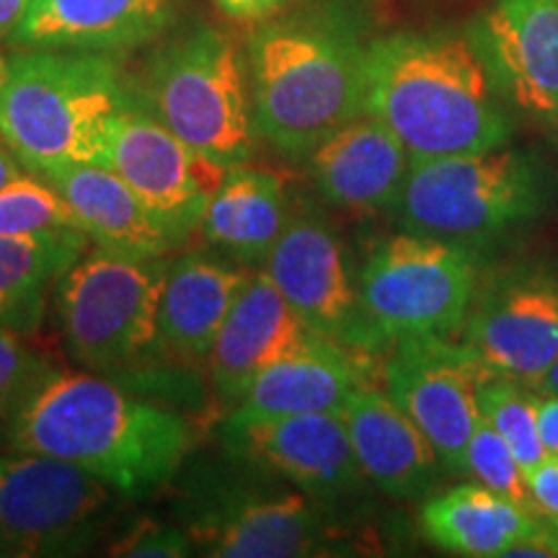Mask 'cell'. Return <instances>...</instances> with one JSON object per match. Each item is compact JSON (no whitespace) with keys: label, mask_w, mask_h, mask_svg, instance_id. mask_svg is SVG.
Here are the masks:
<instances>
[{"label":"cell","mask_w":558,"mask_h":558,"mask_svg":"<svg viewBox=\"0 0 558 558\" xmlns=\"http://www.w3.org/2000/svg\"><path fill=\"white\" fill-rule=\"evenodd\" d=\"M140 101L218 169L248 163L259 143L246 52L218 26L194 24L156 50Z\"/></svg>","instance_id":"5b68a950"},{"label":"cell","mask_w":558,"mask_h":558,"mask_svg":"<svg viewBox=\"0 0 558 558\" xmlns=\"http://www.w3.org/2000/svg\"><path fill=\"white\" fill-rule=\"evenodd\" d=\"M3 556H11V548H9V546H5V543H3V541H0V558H3Z\"/></svg>","instance_id":"ab89813d"},{"label":"cell","mask_w":558,"mask_h":558,"mask_svg":"<svg viewBox=\"0 0 558 558\" xmlns=\"http://www.w3.org/2000/svg\"><path fill=\"white\" fill-rule=\"evenodd\" d=\"M288 181L259 166H233L209 194L202 235L239 264H264L290 222Z\"/></svg>","instance_id":"7402d4cb"},{"label":"cell","mask_w":558,"mask_h":558,"mask_svg":"<svg viewBox=\"0 0 558 558\" xmlns=\"http://www.w3.org/2000/svg\"><path fill=\"white\" fill-rule=\"evenodd\" d=\"M132 96L120 65L101 52H21L0 83V140L37 177L101 163L111 117Z\"/></svg>","instance_id":"277c9868"},{"label":"cell","mask_w":558,"mask_h":558,"mask_svg":"<svg viewBox=\"0 0 558 558\" xmlns=\"http://www.w3.org/2000/svg\"><path fill=\"white\" fill-rule=\"evenodd\" d=\"M163 259H130L96 246L58 284L60 329L70 357L99 375L135 369L160 339Z\"/></svg>","instance_id":"8992f818"},{"label":"cell","mask_w":558,"mask_h":558,"mask_svg":"<svg viewBox=\"0 0 558 558\" xmlns=\"http://www.w3.org/2000/svg\"><path fill=\"white\" fill-rule=\"evenodd\" d=\"M525 484L535 509L558 520V456H546L538 465L525 471Z\"/></svg>","instance_id":"1f68e13d"},{"label":"cell","mask_w":558,"mask_h":558,"mask_svg":"<svg viewBox=\"0 0 558 558\" xmlns=\"http://www.w3.org/2000/svg\"><path fill=\"white\" fill-rule=\"evenodd\" d=\"M535 390H538V393H543V396H558V360L546 369V375H543V378L538 380Z\"/></svg>","instance_id":"74e56055"},{"label":"cell","mask_w":558,"mask_h":558,"mask_svg":"<svg viewBox=\"0 0 558 558\" xmlns=\"http://www.w3.org/2000/svg\"><path fill=\"white\" fill-rule=\"evenodd\" d=\"M194 541L190 530L163 525V522L143 520L111 546V556H132V558H179L190 556Z\"/></svg>","instance_id":"4dcf8cb0"},{"label":"cell","mask_w":558,"mask_h":558,"mask_svg":"<svg viewBox=\"0 0 558 558\" xmlns=\"http://www.w3.org/2000/svg\"><path fill=\"white\" fill-rule=\"evenodd\" d=\"M305 492L228 488L192 520L202 554L220 558H298L324 550L326 530Z\"/></svg>","instance_id":"9a60e30c"},{"label":"cell","mask_w":558,"mask_h":558,"mask_svg":"<svg viewBox=\"0 0 558 558\" xmlns=\"http://www.w3.org/2000/svg\"><path fill=\"white\" fill-rule=\"evenodd\" d=\"M226 448L235 458L277 473L313 499H337L360 484L344 414L226 418Z\"/></svg>","instance_id":"4fadbf2b"},{"label":"cell","mask_w":558,"mask_h":558,"mask_svg":"<svg viewBox=\"0 0 558 558\" xmlns=\"http://www.w3.org/2000/svg\"><path fill=\"white\" fill-rule=\"evenodd\" d=\"M86 230L90 243L130 259H163L181 243L143 199L104 163H73L45 173Z\"/></svg>","instance_id":"44dd1931"},{"label":"cell","mask_w":558,"mask_h":558,"mask_svg":"<svg viewBox=\"0 0 558 558\" xmlns=\"http://www.w3.org/2000/svg\"><path fill=\"white\" fill-rule=\"evenodd\" d=\"M538 429L548 456H558V396H543L538 401Z\"/></svg>","instance_id":"e575fe53"},{"label":"cell","mask_w":558,"mask_h":558,"mask_svg":"<svg viewBox=\"0 0 558 558\" xmlns=\"http://www.w3.org/2000/svg\"><path fill=\"white\" fill-rule=\"evenodd\" d=\"M228 16L239 21H264L282 9L284 0H215Z\"/></svg>","instance_id":"836d02e7"},{"label":"cell","mask_w":558,"mask_h":558,"mask_svg":"<svg viewBox=\"0 0 558 558\" xmlns=\"http://www.w3.org/2000/svg\"><path fill=\"white\" fill-rule=\"evenodd\" d=\"M331 341L313 331L275 288L267 271H254L209 352V373L220 396L239 401L254 378L279 360Z\"/></svg>","instance_id":"e0dca14e"},{"label":"cell","mask_w":558,"mask_h":558,"mask_svg":"<svg viewBox=\"0 0 558 558\" xmlns=\"http://www.w3.org/2000/svg\"><path fill=\"white\" fill-rule=\"evenodd\" d=\"M488 369L463 341L399 339L386 365L388 396L427 435L445 471H463L465 445L476 429L478 386Z\"/></svg>","instance_id":"8fae6325"},{"label":"cell","mask_w":558,"mask_h":558,"mask_svg":"<svg viewBox=\"0 0 558 558\" xmlns=\"http://www.w3.org/2000/svg\"><path fill=\"white\" fill-rule=\"evenodd\" d=\"M16 177H19L16 158H11V150L0 145V186H5L11 179H16Z\"/></svg>","instance_id":"8d00e7d4"},{"label":"cell","mask_w":558,"mask_h":558,"mask_svg":"<svg viewBox=\"0 0 558 558\" xmlns=\"http://www.w3.org/2000/svg\"><path fill=\"white\" fill-rule=\"evenodd\" d=\"M254 271L192 251L166 269L160 295V339L184 357H207Z\"/></svg>","instance_id":"603a6c76"},{"label":"cell","mask_w":558,"mask_h":558,"mask_svg":"<svg viewBox=\"0 0 558 558\" xmlns=\"http://www.w3.org/2000/svg\"><path fill=\"white\" fill-rule=\"evenodd\" d=\"M507 556L518 558H558V520L543 522V525L535 530L533 535L514 543L512 548L507 550Z\"/></svg>","instance_id":"d6a6232c"},{"label":"cell","mask_w":558,"mask_h":558,"mask_svg":"<svg viewBox=\"0 0 558 558\" xmlns=\"http://www.w3.org/2000/svg\"><path fill=\"white\" fill-rule=\"evenodd\" d=\"M101 163L143 199L153 218L179 243L202 226L209 194L228 171L199 158L140 96H132L111 117Z\"/></svg>","instance_id":"30bf717a"},{"label":"cell","mask_w":558,"mask_h":558,"mask_svg":"<svg viewBox=\"0 0 558 558\" xmlns=\"http://www.w3.org/2000/svg\"><path fill=\"white\" fill-rule=\"evenodd\" d=\"M275 288L313 331L344 347H369L357 279L347 248L329 222L292 215L264 262Z\"/></svg>","instance_id":"7c38bea8"},{"label":"cell","mask_w":558,"mask_h":558,"mask_svg":"<svg viewBox=\"0 0 558 558\" xmlns=\"http://www.w3.org/2000/svg\"><path fill=\"white\" fill-rule=\"evenodd\" d=\"M111 488L39 452H0V541L11 556H70L94 541Z\"/></svg>","instance_id":"9c48e42d"},{"label":"cell","mask_w":558,"mask_h":558,"mask_svg":"<svg viewBox=\"0 0 558 558\" xmlns=\"http://www.w3.org/2000/svg\"><path fill=\"white\" fill-rule=\"evenodd\" d=\"M5 75H9V60H3V54H0V83L5 81Z\"/></svg>","instance_id":"f35d334b"},{"label":"cell","mask_w":558,"mask_h":558,"mask_svg":"<svg viewBox=\"0 0 558 558\" xmlns=\"http://www.w3.org/2000/svg\"><path fill=\"white\" fill-rule=\"evenodd\" d=\"M344 422L365 478L396 499H416L435 484L439 458L407 411L378 388L360 386Z\"/></svg>","instance_id":"ffe728a7"},{"label":"cell","mask_w":558,"mask_h":558,"mask_svg":"<svg viewBox=\"0 0 558 558\" xmlns=\"http://www.w3.org/2000/svg\"><path fill=\"white\" fill-rule=\"evenodd\" d=\"M463 344L494 373L535 388L558 360V277H507L478 300Z\"/></svg>","instance_id":"5bb4252c"},{"label":"cell","mask_w":558,"mask_h":558,"mask_svg":"<svg viewBox=\"0 0 558 558\" xmlns=\"http://www.w3.org/2000/svg\"><path fill=\"white\" fill-rule=\"evenodd\" d=\"M3 437L11 450L68 460L128 497L166 484L194 442L190 422L177 411L137 399L90 369H52L3 418Z\"/></svg>","instance_id":"6da1fadb"},{"label":"cell","mask_w":558,"mask_h":558,"mask_svg":"<svg viewBox=\"0 0 558 558\" xmlns=\"http://www.w3.org/2000/svg\"><path fill=\"white\" fill-rule=\"evenodd\" d=\"M365 54L349 26L318 13L256 26L246 65L259 140L308 158L320 140L365 114Z\"/></svg>","instance_id":"3957f363"},{"label":"cell","mask_w":558,"mask_h":558,"mask_svg":"<svg viewBox=\"0 0 558 558\" xmlns=\"http://www.w3.org/2000/svg\"><path fill=\"white\" fill-rule=\"evenodd\" d=\"M360 386L357 367L337 341H324L264 369L246 388L230 418L290 414H344Z\"/></svg>","instance_id":"cb8c5ba5"},{"label":"cell","mask_w":558,"mask_h":558,"mask_svg":"<svg viewBox=\"0 0 558 558\" xmlns=\"http://www.w3.org/2000/svg\"><path fill=\"white\" fill-rule=\"evenodd\" d=\"M471 41L507 99L558 124V0H499Z\"/></svg>","instance_id":"2e32d148"},{"label":"cell","mask_w":558,"mask_h":558,"mask_svg":"<svg viewBox=\"0 0 558 558\" xmlns=\"http://www.w3.org/2000/svg\"><path fill=\"white\" fill-rule=\"evenodd\" d=\"M460 473H469V476L476 478V484L492 488L501 497L535 507L533 499H530L525 471H522L518 456L484 416L478 418L476 429H473L469 445H465L463 471Z\"/></svg>","instance_id":"f1b7e54d"},{"label":"cell","mask_w":558,"mask_h":558,"mask_svg":"<svg viewBox=\"0 0 558 558\" xmlns=\"http://www.w3.org/2000/svg\"><path fill=\"white\" fill-rule=\"evenodd\" d=\"M0 235H86L65 197L41 177L0 186Z\"/></svg>","instance_id":"83f0119b"},{"label":"cell","mask_w":558,"mask_h":558,"mask_svg":"<svg viewBox=\"0 0 558 558\" xmlns=\"http://www.w3.org/2000/svg\"><path fill=\"white\" fill-rule=\"evenodd\" d=\"M538 390L499 373H488L478 386L481 416L507 439L522 471L548 456L538 429Z\"/></svg>","instance_id":"4316f807"},{"label":"cell","mask_w":558,"mask_h":558,"mask_svg":"<svg viewBox=\"0 0 558 558\" xmlns=\"http://www.w3.org/2000/svg\"><path fill=\"white\" fill-rule=\"evenodd\" d=\"M52 369L58 367L26 344L19 331L0 326V418H9Z\"/></svg>","instance_id":"f546056e"},{"label":"cell","mask_w":558,"mask_h":558,"mask_svg":"<svg viewBox=\"0 0 558 558\" xmlns=\"http://www.w3.org/2000/svg\"><path fill=\"white\" fill-rule=\"evenodd\" d=\"M543 207L533 160L501 148L414 160L393 202L403 230L445 241H471L530 220Z\"/></svg>","instance_id":"52a82bcc"},{"label":"cell","mask_w":558,"mask_h":558,"mask_svg":"<svg viewBox=\"0 0 558 558\" xmlns=\"http://www.w3.org/2000/svg\"><path fill=\"white\" fill-rule=\"evenodd\" d=\"M538 512L481 484L456 486L422 509L424 538L439 550L469 558H497L543 525Z\"/></svg>","instance_id":"d4e9b609"},{"label":"cell","mask_w":558,"mask_h":558,"mask_svg":"<svg viewBox=\"0 0 558 558\" xmlns=\"http://www.w3.org/2000/svg\"><path fill=\"white\" fill-rule=\"evenodd\" d=\"M88 235H0V326L29 333L47 295L88 251Z\"/></svg>","instance_id":"484cf974"},{"label":"cell","mask_w":558,"mask_h":558,"mask_svg":"<svg viewBox=\"0 0 558 558\" xmlns=\"http://www.w3.org/2000/svg\"><path fill=\"white\" fill-rule=\"evenodd\" d=\"M476 267L463 243L403 233L373 248L357 277L369 347L450 337L469 316Z\"/></svg>","instance_id":"ba28073f"},{"label":"cell","mask_w":558,"mask_h":558,"mask_svg":"<svg viewBox=\"0 0 558 558\" xmlns=\"http://www.w3.org/2000/svg\"><path fill=\"white\" fill-rule=\"evenodd\" d=\"M469 37L399 32L365 54V114L386 122L414 160L501 148L509 122Z\"/></svg>","instance_id":"7a4b0ae2"},{"label":"cell","mask_w":558,"mask_h":558,"mask_svg":"<svg viewBox=\"0 0 558 558\" xmlns=\"http://www.w3.org/2000/svg\"><path fill=\"white\" fill-rule=\"evenodd\" d=\"M173 0H32L11 45L29 50L117 52L156 39Z\"/></svg>","instance_id":"d6986e66"},{"label":"cell","mask_w":558,"mask_h":558,"mask_svg":"<svg viewBox=\"0 0 558 558\" xmlns=\"http://www.w3.org/2000/svg\"><path fill=\"white\" fill-rule=\"evenodd\" d=\"M32 0H0V39L11 41L13 32L24 21Z\"/></svg>","instance_id":"d590c367"},{"label":"cell","mask_w":558,"mask_h":558,"mask_svg":"<svg viewBox=\"0 0 558 558\" xmlns=\"http://www.w3.org/2000/svg\"><path fill=\"white\" fill-rule=\"evenodd\" d=\"M308 163L326 202L344 209H383L399 199L411 156L386 122L360 114L320 140Z\"/></svg>","instance_id":"ac0fdd59"}]
</instances>
